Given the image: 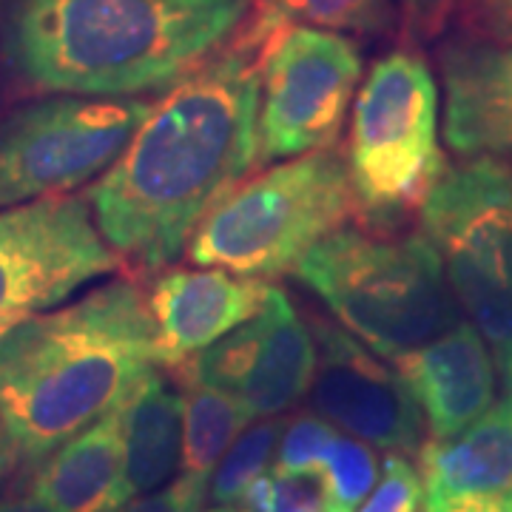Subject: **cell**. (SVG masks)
Instances as JSON below:
<instances>
[{
	"mask_svg": "<svg viewBox=\"0 0 512 512\" xmlns=\"http://www.w3.org/2000/svg\"><path fill=\"white\" fill-rule=\"evenodd\" d=\"M183 458L180 478L208 490L220 458L251 421V413L228 390L183 382Z\"/></svg>",
	"mask_w": 512,
	"mask_h": 512,
	"instance_id": "obj_19",
	"label": "cell"
},
{
	"mask_svg": "<svg viewBox=\"0 0 512 512\" xmlns=\"http://www.w3.org/2000/svg\"><path fill=\"white\" fill-rule=\"evenodd\" d=\"M444 140L458 157L512 151V43L456 40L441 52Z\"/></svg>",
	"mask_w": 512,
	"mask_h": 512,
	"instance_id": "obj_15",
	"label": "cell"
},
{
	"mask_svg": "<svg viewBox=\"0 0 512 512\" xmlns=\"http://www.w3.org/2000/svg\"><path fill=\"white\" fill-rule=\"evenodd\" d=\"M416 456L427 510L467 495H510L512 413L493 404L453 439L424 441Z\"/></svg>",
	"mask_w": 512,
	"mask_h": 512,
	"instance_id": "obj_17",
	"label": "cell"
},
{
	"mask_svg": "<svg viewBox=\"0 0 512 512\" xmlns=\"http://www.w3.org/2000/svg\"><path fill=\"white\" fill-rule=\"evenodd\" d=\"M35 490L55 512H120L131 501L120 407L37 464Z\"/></svg>",
	"mask_w": 512,
	"mask_h": 512,
	"instance_id": "obj_16",
	"label": "cell"
},
{
	"mask_svg": "<svg viewBox=\"0 0 512 512\" xmlns=\"http://www.w3.org/2000/svg\"><path fill=\"white\" fill-rule=\"evenodd\" d=\"M208 512H251V510H234V504H231V507H214V510H208Z\"/></svg>",
	"mask_w": 512,
	"mask_h": 512,
	"instance_id": "obj_34",
	"label": "cell"
},
{
	"mask_svg": "<svg viewBox=\"0 0 512 512\" xmlns=\"http://www.w3.org/2000/svg\"><path fill=\"white\" fill-rule=\"evenodd\" d=\"M151 111L143 97L55 94L0 120V208L97 180Z\"/></svg>",
	"mask_w": 512,
	"mask_h": 512,
	"instance_id": "obj_8",
	"label": "cell"
},
{
	"mask_svg": "<svg viewBox=\"0 0 512 512\" xmlns=\"http://www.w3.org/2000/svg\"><path fill=\"white\" fill-rule=\"evenodd\" d=\"M117 268L120 256L97 231L89 197L0 208V339Z\"/></svg>",
	"mask_w": 512,
	"mask_h": 512,
	"instance_id": "obj_10",
	"label": "cell"
},
{
	"mask_svg": "<svg viewBox=\"0 0 512 512\" xmlns=\"http://www.w3.org/2000/svg\"><path fill=\"white\" fill-rule=\"evenodd\" d=\"M421 234L436 248L456 302L495 359L512 353V171L495 157L447 168L421 205Z\"/></svg>",
	"mask_w": 512,
	"mask_h": 512,
	"instance_id": "obj_7",
	"label": "cell"
},
{
	"mask_svg": "<svg viewBox=\"0 0 512 512\" xmlns=\"http://www.w3.org/2000/svg\"><path fill=\"white\" fill-rule=\"evenodd\" d=\"M293 274L345 330L390 362L461 322L456 293L424 234L382 239L342 225Z\"/></svg>",
	"mask_w": 512,
	"mask_h": 512,
	"instance_id": "obj_4",
	"label": "cell"
},
{
	"mask_svg": "<svg viewBox=\"0 0 512 512\" xmlns=\"http://www.w3.org/2000/svg\"><path fill=\"white\" fill-rule=\"evenodd\" d=\"M450 6H453V0H402L407 29L419 37L436 35Z\"/></svg>",
	"mask_w": 512,
	"mask_h": 512,
	"instance_id": "obj_28",
	"label": "cell"
},
{
	"mask_svg": "<svg viewBox=\"0 0 512 512\" xmlns=\"http://www.w3.org/2000/svg\"><path fill=\"white\" fill-rule=\"evenodd\" d=\"M0 512H55L40 495L29 487V490H23V493L15 495H6L3 501H0Z\"/></svg>",
	"mask_w": 512,
	"mask_h": 512,
	"instance_id": "obj_31",
	"label": "cell"
},
{
	"mask_svg": "<svg viewBox=\"0 0 512 512\" xmlns=\"http://www.w3.org/2000/svg\"><path fill=\"white\" fill-rule=\"evenodd\" d=\"M362 77L350 37L288 23L265 37L259 74V160L333 148Z\"/></svg>",
	"mask_w": 512,
	"mask_h": 512,
	"instance_id": "obj_9",
	"label": "cell"
},
{
	"mask_svg": "<svg viewBox=\"0 0 512 512\" xmlns=\"http://www.w3.org/2000/svg\"><path fill=\"white\" fill-rule=\"evenodd\" d=\"M163 367L148 293L131 279L26 319L0 339V424L26 464L109 416Z\"/></svg>",
	"mask_w": 512,
	"mask_h": 512,
	"instance_id": "obj_3",
	"label": "cell"
},
{
	"mask_svg": "<svg viewBox=\"0 0 512 512\" xmlns=\"http://www.w3.org/2000/svg\"><path fill=\"white\" fill-rule=\"evenodd\" d=\"M271 512H328L325 481L319 470L282 473L274 470V504Z\"/></svg>",
	"mask_w": 512,
	"mask_h": 512,
	"instance_id": "obj_25",
	"label": "cell"
},
{
	"mask_svg": "<svg viewBox=\"0 0 512 512\" xmlns=\"http://www.w3.org/2000/svg\"><path fill=\"white\" fill-rule=\"evenodd\" d=\"M313 370L316 339L291 299L271 288L265 308L180 365V379L228 390L251 419H271L302 402Z\"/></svg>",
	"mask_w": 512,
	"mask_h": 512,
	"instance_id": "obj_11",
	"label": "cell"
},
{
	"mask_svg": "<svg viewBox=\"0 0 512 512\" xmlns=\"http://www.w3.org/2000/svg\"><path fill=\"white\" fill-rule=\"evenodd\" d=\"M271 285L225 268L168 271L151 288L163 367H180L265 308Z\"/></svg>",
	"mask_w": 512,
	"mask_h": 512,
	"instance_id": "obj_13",
	"label": "cell"
},
{
	"mask_svg": "<svg viewBox=\"0 0 512 512\" xmlns=\"http://www.w3.org/2000/svg\"><path fill=\"white\" fill-rule=\"evenodd\" d=\"M126 481L131 498L163 490L180 473L183 458V393L151 373L120 404Z\"/></svg>",
	"mask_w": 512,
	"mask_h": 512,
	"instance_id": "obj_18",
	"label": "cell"
},
{
	"mask_svg": "<svg viewBox=\"0 0 512 512\" xmlns=\"http://www.w3.org/2000/svg\"><path fill=\"white\" fill-rule=\"evenodd\" d=\"M208 490L185 478H174L171 487L131 498L120 512H205Z\"/></svg>",
	"mask_w": 512,
	"mask_h": 512,
	"instance_id": "obj_26",
	"label": "cell"
},
{
	"mask_svg": "<svg viewBox=\"0 0 512 512\" xmlns=\"http://www.w3.org/2000/svg\"><path fill=\"white\" fill-rule=\"evenodd\" d=\"M353 214L356 197L342 154L308 151L237 185L197 225L185 254L200 268L274 279L293 274L302 256Z\"/></svg>",
	"mask_w": 512,
	"mask_h": 512,
	"instance_id": "obj_5",
	"label": "cell"
},
{
	"mask_svg": "<svg viewBox=\"0 0 512 512\" xmlns=\"http://www.w3.org/2000/svg\"><path fill=\"white\" fill-rule=\"evenodd\" d=\"M498 365L504 373V407L512 413V353H507Z\"/></svg>",
	"mask_w": 512,
	"mask_h": 512,
	"instance_id": "obj_33",
	"label": "cell"
},
{
	"mask_svg": "<svg viewBox=\"0 0 512 512\" xmlns=\"http://www.w3.org/2000/svg\"><path fill=\"white\" fill-rule=\"evenodd\" d=\"M254 0H3V52L43 94L146 97L220 52Z\"/></svg>",
	"mask_w": 512,
	"mask_h": 512,
	"instance_id": "obj_2",
	"label": "cell"
},
{
	"mask_svg": "<svg viewBox=\"0 0 512 512\" xmlns=\"http://www.w3.org/2000/svg\"><path fill=\"white\" fill-rule=\"evenodd\" d=\"M424 501V481L419 467L404 453H387L382 481L370 490L356 512H419Z\"/></svg>",
	"mask_w": 512,
	"mask_h": 512,
	"instance_id": "obj_24",
	"label": "cell"
},
{
	"mask_svg": "<svg viewBox=\"0 0 512 512\" xmlns=\"http://www.w3.org/2000/svg\"><path fill=\"white\" fill-rule=\"evenodd\" d=\"M328 495V512H356L379 478L373 447L353 436H339L319 467Z\"/></svg>",
	"mask_w": 512,
	"mask_h": 512,
	"instance_id": "obj_22",
	"label": "cell"
},
{
	"mask_svg": "<svg viewBox=\"0 0 512 512\" xmlns=\"http://www.w3.org/2000/svg\"><path fill=\"white\" fill-rule=\"evenodd\" d=\"M239 504L251 512H271V504H274V473L256 476L254 481L248 484V490H245Z\"/></svg>",
	"mask_w": 512,
	"mask_h": 512,
	"instance_id": "obj_30",
	"label": "cell"
},
{
	"mask_svg": "<svg viewBox=\"0 0 512 512\" xmlns=\"http://www.w3.org/2000/svg\"><path fill=\"white\" fill-rule=\"evenodd\" d=\"M279 433H282V424L274 416L239 433L208 481V495L214 507H231L242 501L248 484L268 470L276 444H279Z\"/></svg>",
	"mask_w": 512,
	"mask_h": 512,
	"instance_id": "obj_21",
	"label": "cell"
},
{
	"mask_svg": "<svg viewBox=\"0 0 512 512\" xmlns=\"http://www.w3.org/2000/svg\"><path fill=\"white\" fill-rule=\"evenodd\" d=\"M393 362L433 439H453L495 404L493 356L473 322L461 319Z\"/></svg>",
	"mask_w": 512,
	"mask_h": 512,
	"instance_id": "obj_14",
	"label": "cell"
},
{
	"mask_svg": "<svg viewBox=\"0 0 512 512\" xmlns=\"http://www.w3.org/2000/svg\"><path fill=\"white\" fill-rule=\"evenodd\" d=\"M476 32L495 43H512V0H470Z\"/></svg>",
	"mask_w": 512,
	"mask_h": 512,
	"instance_id": "obj_27",
	"label": "cell"
},
{
	"mask_svg": "<svg viewBox=\"0 0 512 512\" xmlns=\"http://www.w3.org/2000/svg\"><path fill=\"white\" fill-rule=\"evenodd\" d=\"M390 20V0H265L254 26L268 37L279 26L305 23L330 32H382Z\"/></svg>",
	"mask_w": 512,
	"mask_h": 512,
	"instance_id": "obj_20",
	"label": "cell"
},
{
	"mask_svg": "<svg viewBox=\"0 0 512 512\" xmlns=\"http://www.w3.org/2000/svg\"><path fill=\"white\" fill-rule=\"evenodd\" d=\"M336 439H339V430L330 421L302 413L279 433L274 470H282V473L319 470Z\"/></svg>",
	"mask_w": 512,
	"mask_h": 512,
	"instance_id": "obj_23",
	"label": "cell"
},
{
	"mask_svg": "<svg viewBox=\"0 0 512 512\" xmlns=\"http://www.w3.org/2000/svg\"><path fill=\"white\" fill-rule=\"evenodd\" d=\"M427 512H512V493L453 498V501H444L439 507H430Z\"/></svg>",
	"mask_w": 512,
	"mask_h": 512,
	"instance_id": "obj_29",
	"label": "cell"
},
{
	"mask_svg": "<svg viewBox=\"0 0 512 512\" xmlns=\"http://www.w3.org/2000/svg\"><path fill=\"white\" fill-rule=\"evenodd\" d=\"M18 461V453H15V447H12V441L6 436V430H3V424H0V481L3 476L12 470V464Z\"/></svg>",
	"mask_w": 512,
	"mask_h": 512,
	"instance_id": "obj_32",
	"label": "cell"
},
{
	"mask_svg": "<svg viewBox=\"0 0 512 512\" xmlns=\"http://www.w3.org/2000/svg\"><path fill=\"white\" fill-rule=\"evenodd\" d=\"M447 171L439 143V86L427 60L396 49L373 63L350 126L348 174L373 225L419 211Z\"/></svg>",
	"mask_w": 512,
	"mask_h": 512,
	"instance_id": "obj_6",
	"label": "cell"
},
{
	"mask_svg": "<svg viewBox=\"0 0 512 512\" xmlns=\"http://www.w3.org/2000/svg\"><path fill=\"white\" fill-rule=\"evenodd\" d=\"M265 37H231L171 89L89 188L109 248L140 271H163L259 163V74Z\"/></svg>",
	"mask_w": 512,
	"mask_h": 512,
	"instance_id": "obj_1",
	"label": "cell"
},
{
	"mask_svg": "<svg viewBox=\"0 0 512 512\" xmlns=\"http://www.w3.org/2000/svg\"><path fill=\"white\" fill-rule=\"evenodd\" d=\"M313 410L353 439L393 453H419L424 416L399 370L384 367L350 330L316 322Z\"/></svg>",
	"mask_w": 512,
	"mask_h": 512,
	"instance_id": "obj_12",
	"label": "cell"
}]
</instances>
